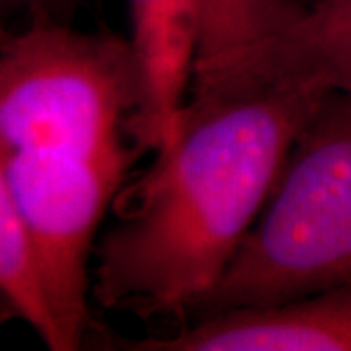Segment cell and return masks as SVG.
<instances>
[{
	"instance_id": "obj_1",
	"label": "cell",
	"mask_w": 351,
	"mask_h": 351,
	"mask_svg": "<svg viewBox=\"0 0 351 351\" xmlns=\"http://www.w3.org/2000/svg\"><path fill=\"white\" fill-rule=\"evenodd\" d=\"M328 90L277 78L230 96H189L174 137L115 199L90 297L104 311L189 322L262 213Z\"/></svg>"
},
{
	"instance_id": "obj_2",
	"label": "cell",
	"mask_w": 351,
	"mask_h": 351,
	"mask_svg": "<svg viewBox=\"0 0 351 351\" xmlns=\"http://www.w3.org/2000/svg\"><path fill=\"white\" fill-rule=\"evenodd\" d=\"M351 283V94L328 92L225 276L193 318ZM191 318V320H193Z\"/></svg>"
},
{
	"instance_id": "obj_3",
	"label": "cell",
	"mask_w": 351,
	"mask_h": 351,
	"mask_svg": "<svg viewBox=\"0 0 351 351\" xmlns=\"http://www.w3.org/2000/svg\"><path fill=\"white\" fill-rule=\"evenodd\" d=\"M141 101L129 38L32 18L0 27V147L4 152H88L127 138Z\"/></svg>"
},
{
	"instance_id": "obj_4",
	"label": "cell",
	"mask_w": 351,
	"mask_h": 351,
	"mask_svg": "<svg viewBox=\"0 0 351 351\" xmlns=\"http://www.w3.org/2000/svg\"><path fill=\"white\" fill-rule=\"evenodd\" d=\"M143 152L133 141L88 152H4L16 207L57 330L80 350L92 328V262L100 230Z\"/></svg>"
},
{
	"instance_id": "obj_5",
	"label": "cell",
	"mask_w": 351,
	"mask_h": 351,
	"mask_svg": "<svg viewBox=\"0 0 351 351\" xmlns=\"http://www.w3.org/2000/svg\"><path fill=\"white\" fill-rule=\"evenodd\" d=\"M106 343L121 351H351V283L276 306L199 316L172 334Z\"/></svg>"
},
{
	"instance_id": "obj_6",
	"label": "cell",
	"mask_w": 351,
	"mask_h": 351,
	"mask_svg": "<svg viewBox=\"0 0 351 351\" xmlns=\"http://www.w3.org/2000/svg\"><path fill=\"white\" fill-rule=\"evenodd\" d=\"M201 0H129V41L141 76V101L127 133L143 151L174 137L191 86Z\"/></svg>"
},
{
	"instance_id": "obj_7",
	"label": "cell",
	"mask_w": 351,
	"mask_h": 351,
	"mask_svg": "<svg viewBox=\"0 0 351 351\" xmlns=\"http://www.w3.org/2000/svg\"><path fill=\"white\" fill-rule=\"evenodd\" d=\"M277 78L351 94V0H314L302 8L277 45Z\"/></svg>"
},
{
	"instance_id": "obj_8",
	"label": "cell",
	"mask_w": 351,
	"mask_h": 351,
	"mask_svg": "<svg viewBox=\"0 0 351 351\" xmlns=\"http://www.w3.org/2000/svg\"><path fill=\"white\" fill-rule=\"evenodd\" d=\"M0 304L57 351V330L45 301L34 252L16 207L6 158L0 147Z\"/></svg>"
},
{
	"instance_id": "obj_9",
	"label": "cell",
	"mask_w": 351,
	"mask_h": 351,
	"mask_svg": "<svg viewBox=\"0 0 351 351\" xmlns=\"http://www.w3.org/2000/svg\"><path fill=\"white\" fill-rule=\"evenodd\" d=\"M78 0H0V12H22L32 18L71 22Z\"/></svg>"
},
{
	"instance_id": "obj_10",
	"label": "cell",
	"mask_w": 351,
	"mask_h": 351,
	"mask_svg": "<svg viewBox=\"0 0 351 351\" xmlns=\"http://www.w3.org/2000/svg\"><path fill=\"white\" fill-rule=\"evenodd\" d=\"M6 320H12V316H10L8 311L0 304V324H2V322H6Z\"/></svg>"
},
{
	"instance_id": "obj_11",
	"label": "cell",
	"mask_w": 351,
	"mask_h": 351,
	"mask_svg": "<svg viewBox=\"0 0 351 351\" xmlns=\"http://www.w3.org/2000/svg\"><path fill=\"white\" fill-rule=\"evenodd\" d=\"M293 4H297V6H301V8H306L311 2H314V0H291Z\"/></svg>"
}]
</instances>
